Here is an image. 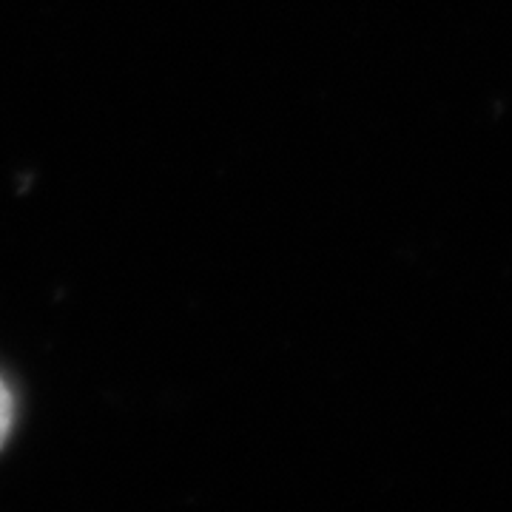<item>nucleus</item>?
<instances>
[{
	"label": "nucleus",
	"mask_w": 512,
	"mask_h": 512,
	"mask_svg": "<svg viewBox=\"0 0 512 512\" xmlns=\"http://www.w3.org/2000/svg\"><path fill=\"white\" fill-rule=\"evenodd\" d=\"M15 427V396H12V387L6 384V379L0 376V450L9 439Z\"/></svg>",
	"instance_id": "nucleus-1"
}]
</instances>
